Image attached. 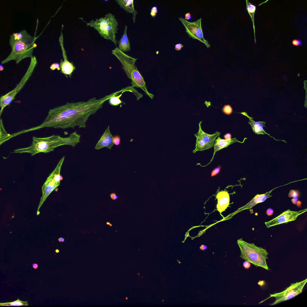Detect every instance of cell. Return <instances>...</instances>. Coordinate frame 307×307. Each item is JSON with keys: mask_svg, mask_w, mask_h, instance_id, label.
Segmentation results:
<instances>
[{"mask_svg": "<svg viewBox=\"0 0 307 307\" xmlns=\"http://www.w3.org/2000/svg\"><path fill=\"white\" fill-rule=\"evenodd\" d=\"M118 91L99 99L95 97L87 101L67 102L65 104L49 109L44 120L40 125L21 131L22 134L45 127L65 129L76 126L84 128L89 117L101 109L103 103L112 96L118 95Z\"/></svg>", "mask_w": 307, "mask_h": 307, "instance_id": "cell-1", "label": "cell"}, {"mask_svg": "<svg viewBox=\"0 0 307 307\" xmlns=\"http://www.w3.org/2000/svg\"><path fill=\"white\" fill-rule=\"evenodd\" d=\"M35 34L34 37H32L25 30H23L11 35L9 44L12 51L8 56L1 61V64L12 60L15 61L18 64L23 59L33 57L34 49L37 46L34 42L38 37H36Z\"/></svg>", "mask_w": 307, "mask_h": 307, "instance_id": "cell-2", "label": "cell"}, {"mask_svg": "<svg viewBox=\"0 0 307 307\" xmlns=\"http://www.w3.org/2000/svg\"><path fill=\"white\" fill-rule=\"evenodd\" d=\"M112 53L121 63L127 77L131 80L132 86L141 88L149 97L153 99L154 95L148 91L143 78L135 65L138 58L128 55L117 47L112 50Z\"/></svg>", "mask_w": 307, "mask_h": 307, "instance_id": "cell-3", "label": "cell"}, {"mask_svg": "<svg viewBox=\"0 0 307 307\" xmlns=\"http://www.w3.org/2000/svg\"><path fill=\"white\" fill-rule=\"evenodd\" d=\"M67 138H63L58 135L39 138L34 136L31 144L29 146L13 151L12 153H29L31 156L40 152L49 153L54 151L56 147L67 145Z\"/></svg>", "mask_w": 307, "mask_h": 307, "instance_id": "cell-4", "label": "cell"}, {"mask_svg": "<svg viewBox=\"0 0 307 307\" xmlns=\"http://www.w3.org/2000/svg\"><path fill=\"white\" fill-rule=\"evenodd\" d=\"M237 242L241 252L240 257L256 267L269 270L266 262L269 253L266 249L257 246L253 243H247L242 238L237 240Z\"/></svg>", "mask_w": 307, "mask_h": 307, "instance_id": "cell-5", "label": "cell"}, {"mask_svg": "<svg viewBox=\"0 0 307 307\" xmlns=\"http://www.w3.org/2000/svg\"><path fill=\"white\" fill-rule=\"evenodd\" d=\"M86 23L87 26L93 27L96 29L102 37L110 40L116 46L118 42L116 34L118 33V23L112 14L109 13L103 17Z\"/></svg>", "mask_w": 307, "mask_h": 307, "instance_id": "cell-6", "label": "cell"}, {"mask_svg": "<svg viewBox=\"0 0 307 307\" xmlns=\"http://www.w3.org/2000/svg\"><path fill=\"white\" fill-rule=\"evenodd\" d=\"M64 158L65 156H64L60 159L55 169L49 175L43 185V195L40 199L37 212H39L40 208L49 194L60 185V181L63 180V177L60 174V171Z\"/></svg>", "mask_w": 307, "mask_h": 307, "instance_id": "cell-7", "label": "cell"}, {"mask_svg": "<svg viewBox=\"0 0 307 307\" xmlns=\"http://www.w3.org/2000/svg\"><path fill=\"white\" fill-rule=\"evenodd\" d=\"M307 279L300 282L291 284L290 286L287 288L284 291L279 293H274L270 294V296L264 300L259 303H261L271 297L275 298V301L271 304V305H274L278 303L288 300L294 298L301 293L305 284L306 283Z\"/></svg>", "mask_w": 307, "mask_h": 307, "instance_id": "cell-8", "label": "cell"}, {"mask_svg": "<svg viewBox=\"0 0 307 307\" xmlns=\"http://www.w3.org/2000/svg\"><path fill=\"white\" fill-rule=\"evenodd\" d=\"M202 122L201 121L199 123L198 131L197 133L194 134V136L196 138V141L195 148L192 151L193 153L197 151H204L213 146L215 139L220 134V133L218 131L212 134L205 133L201 128V123Z\"/></svg>", "mask_w": 307, "mask_h": 307, "instance_id": "cell-9", "label": "cell"}, {"mask_svg": "<svg viewBox=\"0 0 307 307\" xmlns=\"http://www.w3.org/2000/svg\"><path fill=\"white\" fill-rule=\"evenodd\" d=\"M179 19L184 25L186 32L189 37L199 40L204 43L208 48L210 47L208 41L204 37L201 25V18L192 22H189L181 17Z\"/></svg>", "mask_w": 307, "mask_h": 307, "instance_id": "cell-10", "label": "cell"}, {"mask_svg": "<svg viewBox=\"0 0 307 307\" xmlns=\"http://www.w3.org/2000/svg\"><path fill=\"white\" fill-rule=\"evenodd\" d=\"M307 210V208L298 211H292L288 209L273 219L265 222V224L267 227L269 228L276 225L294 221L299 215L306 212Z\"/></svg>", "mask_w": 307, "mask_h": 307, "instance_id": "cell-11", "label": "cell"}, {"mask_svg": "<svg viewBox=\"0 0 307 307\" xmlns=\"http://www.w3.org/2000/svg\"><path fill=\"white\" fill-rule=\"evenodd\" d=\"M64 25H62V28L61 32V34L59 37V40L62 51V55L64 58L63 61L61 59L60 62V67L61 73L63 74L66 77L68 76L70 77L71 76L73 73L76 69V67L73 64V62H70L67 59L66 54V52L64 46L63 36L62 31Z\"/></svg>", "mask_w": 307, "mask_h": 307, "instance_id": "cell-12", "label": "cell"}, {"mask_svg": "<svg viewBox=\"0 0 307 307\" xmlns=\"http://www.w3.org/2000/svg\"><path fill=\"white\" fill-rule=\"evenodd\" d=\"M113 138V136L110 131L109 126H108L95 145V149L99 150L103 148L106 147L111 149L114 145Z\"/></svg>", "mask_w": 307, "mask_h": 307, "instance_id": "cell-13", "label": "cell"}, {"mask_svg": "<svg viewBox=\"0 0 307 307\" xmlns=\"http://www.w3.org/2000/svg\"><path fill=\"white\" fill-rule=\"evenodd\" d=\"M216 198L218 200L216 205L217 210L220 213H221L225 211L229 204V194L226 191H221L218 192Z\"/></svg>", "mask_w": 307, "mask_h": 307, "instance_id": "cell-14", "label": "cell"}, {"mask_svg": "<svg viewBox=\"0 0 307 307\" xmlns=\"http://www.w3.org/2000/svg\"><path fill=\"white\" fill-rule=\"evenodd\" d=\"M37 63V59L35 56H33L31 58L30 63L26 72L19 84L14 89L17 94L23 88L26 82L31 76Z\"/></svg>", "mask_w": 307, "mask_h": 307, "instance_id": "cell-15", "label": "cell"}, {"mask_svg": "<svg viewBox=\"0 0 307 307\" xmlns=\"http://www.w3.org/2000/svg\"><path fill=\"white\" fill-rule=\"evenodd\" d=\"M275 189H273L264 194L256 195L249 202L244 206L239 208L237 210V212L246 209H250L258 203L264 202L267 199L272 196L270 195V194Z\"/></svg>", "mask_w": 307, "mask_h": 307, "instance_id": "cell-16", "label": "cell"}, {"mask_svg": "<svg viewBox=\"0 0 307 307\" xmlns=\"http://www.w3.org/2000/svg\"><path fill=\"white\" fill-rule=\"evenodd\" d=\"M246 139H244L243 141L241 142L238 140L235 137L233 139H231L230 140H226L225 139H221L219 136H218L217 139L215 140V144L213 146L214 148L213 154L211 161L207 165L203 166H206L211 163L213 159L215 153L217 151L224 148L227 147L229 145L235 142L243 143Z\"/></svg>", "mask_w": 307, "mask_h": 307, "instance_id": "cell-17", "label": "cell"}, {"mask_svg": "<svg viewBox=\"0 0 307 307\" xmlns=\"http://www.w3.org/2000/svg\"><path fill=\"white\" fill-rule=\"evenodd\" d=\"M240 113L244 115L249 118V121L248 122L251 126L253 132L256 134H264L265 133L267 134L264 130V127H265V124L266 122L264 121H255L253 118L249 116L246 112H243Z\"/></svg>", "mask_w": 307, "mask_h": 307, "instance_id": "cell-18", "label": "cell"}, {"mask_svg": "<svg viewBox=\"0 0 307 307\" xmlns=\"http://www.w3.org/2000/svg\"><path fill=\"white\" fill-rule=\"evenodd\" d=\"M121 8L123 9L127 12L133 14V22H135L136 16L137 11L134 8L133 0H118L115 1Z\"/></svg>", "mask_w": 307, "mask_h": 307, "instance_id": "cell-19", "label": "cell"}, {"mask_svg": "<svg viewBox=\"0 0 307 307\" xmlns=\"http://www.w3.org/2000/svg\"><path fill=\"white\" fill-rule=\"evenodd\" d=\"M16 93L13 89L6 94L1 96L0 98V116L2 113L3 110L7 106L10 105L14 100Z\"/></svg>", "mask_w": 307, "mask_h": 307, "instance_id": "cell-20", "label": "cell"}, {"mask_svg": "<svg viewBox=\"0 0 307 307\" xmlns=\"http://www.w3.org/2000/svg\"><path fill=\"white\" fill-rule=\"evenodd\" d=\"M127 26L125 25L124 33L122 37L118 42V49L124 52L130 51V42L127 35Z\"/></svg>", "mask_w": 307, "mask_h": 307, "instance_id": "cell-21", "label": "cell"}, {"mask_svg": "<svg viewBox=\"0 0 307 307\" xmlns=\"http://www.w3.org/2000/svg\"><path fill=\"white\" fill-rule=\"evenodd\" d=\"M246 10L251 18L253 25L254 34V39L255 43L256 44V40L255 35V28L254 23V16L255 12L256 10V7L252 3H250L248 0L246 1Z\"/></svg>", "mask_w": 307, "mask_h": 307, "instance_id": "cell-22", "label": "cell"}, {"mask_svg": "<svg viewBox=\"0 0 307 307\" xmlns=\"http://www.w3.org/2000/svg\"><path fill=\"white\" fill-rule=\"evenodd\" d=\"M0 130L2 132V136L0 137V145L4 142L10 139L11 135L7 134L5 131L3 127L2 119L0 120Z\"/></svg>", "mask_w": 307, "mask_h": 307, "instance_id": "cell-23", "label": "cell"}, {"mask_svg": "<svg viewBox=\"0 0 307 307\" xmlns=\"http://www.w3.org/2000/svg\"><path fill=\"white\" fill-rule=\"evenodd\" d=\"M125 91H124L121 92V93L118 95H115L111 97L109 100V104L112 106H117L121 104L122 102L120 98L121 97L123 93Z\"/></svg>", "mask_w": 307, "mask_h": 307, "instance_id": "cell-24", "label": "cell"}, {"mask_svg": "<svg viewBox=\"0 0 307 307\" xmlns=\"http://www.w3.org/2000/svg\"><path fill=\"white\" fill-rule=\"evenodd\" d=\"M0 306H28L27 301H22L18 299L16 300L9 303H0Z\"/></svg>", "mask_w": 307, "mask_h": 307, "instance_id": "cell-25", "label": "cell"}, {"mask_svg": "<svg viewBox=\"0 0 307 307\" xmlns=\"http://www.w3.org/2000/svg\"><path fill=\"white\" fill-rule=\"evenodd\" d=\"M223 112L226 115H230L233 112L231 107L229 105H225L222 109Z\"/></svg>", "mask_w": 307, "mask_h": 307, "instance_id": "cell-26", "label": "cell"}, {"mask_svg": "<svg viewBox=\"0 0 307 307\" xmlns=\"http://www.w3.org/2000/svg\"><path fill=\"white\" fill-rule=\"evenodd\" d=\"M299 196V192L297 190L293 189L290 191L288 194V196L290 198H298Z\"/></svg>", "mask_w": 307, "mask_h": 307, "instance_id": "cell-27", "label": "cell"}, {"mask_svg": "<svg viewBox=\"0 0 307 307\" xmlns=\"http://www.w3.org/2000/svg\"><path fill=\"white\" fill-rule=\"evenodd\" d=\"M113 142L114 145H118L121 143V138L120 136L116 135L113 136Z\"/></svg>", "mask_w": 307, "mask_h": 307, "instance_id": "cell-28", "label": "cell"}, {"mask_svg": "<svg viewBox=\"0 0 307 307\" xmlns=\"http://www.w3.org/2000/svg\"><path fill=\"white\" fill-rule=\"evenodd\" d=\"M221 168V166L219 165L214 169L211 172V176L213 177L217 174L219 172Z\"/></svg>", "mask_w": 307, "mask_h": 307, "instance_id": "cell-29", "label": "cell"}, {"mask_svg": "<svg viewBox=\"0 0 307 307\" xmlns=\"http://www.w3.org/2000/svg\"><path fill=\"white\" fill-rule=\"evenodd\" d=\"M50 68L52 70H54L56 69L58 70H60V64L58 63H54L51 65Z\"/></svg>", "mask_w": 307, "mask_h": 307, "instance_id": "cell-30", "label": "cell"}, {"mask_svg": "<svg viewBox=\"0 0 307 307\" xmlns=\"http://www.w3.org/2000/svg\"><path fill=\"white\" fill-rule=\"evenodd\" d=\"M157 13V8L156 7H153L151 10L150 15L153 18L155 17Z\"/></svg>", "mask_w": 307, "mask_h": 307, "instance_id": "cell-31", "label": "cell"}, {"mask_svg": "<svg viewBox=\"0 0 307 307\" xmlns=\"http://www.w3.org/2000/svg\"><path fill=\"white\" fill-rule=\"evenodd\" d=\"M292 43L293 45L295 46H301L302 45V41L299 39H294L292 41Z\"/></svg>", "mask_w": 307, "mask_h": 307, "instance_id": "cell-32", "label": "cell"}, {"mask_svg": "<svg viewBox=\"0 0 307 307\" xmlns=\"http://www.w3.org/2000/svg\"><path fill=\"white\" fill-rule=\"evenodd\" d=\"M243 265L245 269H248L250 268L251 266V263L248 261H245L243 262Z\"/></svg>", "mask_w": 307, "mask_h": 307, "instance_id": "cell-33", "label": "cell"}, {"mask_svg": "<svg viewBox=\"0 0 307 307\" xmlns=\"http://www.w3.org/2000/svg\"><path fill=\"white\" fill-rule=\"evenodd\" d=\"M183 47V46L181 43L176 44L175 46V49L177 51H179Z\"/></svg>", "mask_w": 307, "mask_h": 307, "instance_id": "cell-34", "label": "cell"}, {"mask_svg": "<svg viewBox=\"0 0 307 307\" xmlns=\"http://www.w3.org/2000/svg\"><path fill=\"white\" fill-rule=\"evenodd\" d=\"M224 137L225 139L230 140L231 139V135L230 133H227L224 135Z\"/></svg>", "mask_w": 307, "mask_h": 307, "instance_id": "cell-35", "label": "cell"}, {"mask_svg": "<svg viewBox=\"0 0 307 307\" xmlns=\"http://www.w3.org/2000/svg\"><path fill=\"white\" fill-rule=\"evenodd\" d=\"M273 213V210L271 208H268L266 211V214L268 216L272 215Z\"/></svg>", "mask_w": 307, "mask_h": 307, "instance_id": "cell-36", "label": "cell"}, {"mask_svg": "<svg viewBox=\"0 0 307 307\" xmlns=\"http://www.w3.org/2000/svg\"><path fill=\"white\" fill-rule=\"evenodd\" d=\"M191 18V14L189 13H187L185 14V19L186 20H188L190 19Z\"/></svg>", "mask_w": 307, "mask_h": 307, "instance_id": "cell-37", "label": "cell"}, {"mask_svg": "<svg viewBox=\"0 0 307 307\" xmlns=\"http://www.w3.org/2000/svg\"><path fill=\"white\" fill-rule=\"evenodd\" d=\"M111 198L114 200H115L118 198V196L116 195L115 193H112L110 195Z\"/></svg>", "mask_w": 307, "mask_h": 307, "instance_id": "cell-38", "label": "cell"}, {"mask_svg": "<svg viewBox=\"0 0 307 307\" xmlns=\"http://www.w3.org/2000/svg\"><path fill=\"white\" fill-rule=\"evenodd\" d=\"M298 200V198H293L291 200L292 203L294 204H297Z\"/></svg>", "mask_w": 307, "mask_h": 307, "instance_id": "cell-39", "label": "cell"}, {"mask_svg": "<svg viewBox=\"0 0 307 307\" xmlns=\"http://www.w3.org/2000/svg\"><path fill=\"white\" fill-rule=\"evenodd\" d=\"M207 248V246L204 245H202L200 247V249L203 251L206 250Z\"/></svg>", "mask_w": 307, "mask_h": 307, "instance_id": "cell-40", "label": "cell"}, {"mask_svg": "<svg viewBox=\"0 0 307 307\" xmlns=\"http://www.w3.org/2000/svg\"><path fill=\"white\" fill-rule=\"evenodd\" d=\"M33 268L34 269H36L38 268V264L36 263L33 264L32 265Z\"/></svg>", "mask_w": 307, "mask_h": 307, "instance_id": "cell-41", "label": "cell"}, {"mask_svg": "<svg viewBox=\"0 0 307 307\" xmlns=\"http://www.w3.org/2000/svg\"><path fill=\"white\" fill-rule=\"evenodd\" d=\"M58 241L60 242H64V239L62 237H60L58 239Z\"/></svg>", "mask_w": 307, "mask_h": 307, "instance_id": "cell-42", "label": "cell"}, {"mask_svg": "<svg viewBox=\"0 0 307 307\" xmlns=\"http://www.w3.org/2000/svg\"><path fill=\"white\" fill-rule=\"evenodd\" d=\"M4 70V67L1 64L0 65V70L1 71Z\"/></svg>", "mask_w": 307, "mask_h": 307, "instance_id": "cell-43", "label": "cell"}, {"mask_svg": "<svg viewBox=\"0 0 307 307\" xmlns=\"http://www.w3.org/2000/svg\"><path fill=\"white\" fill-rule=\"evenodd\" d=\"M55 251H56V252H57V253H58V252H59V250H58V249H56V250H55Z\"/></svg>", "mask_w": 307, "mask_h": 307, "instance_id": "cell-44", "label": "cell"}, {"mask_svg": "<svg viewBox=\"0 0 307 307\" xmlns=\"http://www.w3.org/2000/svg\"><path fill=\"white\" fill-rule=\"evenodd\" d=\"M126 300H127L128 299V298H127V297H126Z\"/></svg>", "mask_w": 307, "mask_h": 307, "instance_id": "cell-45", "label": "cell"}, {"mask_svg": "<svg viewBox=\"0 0 307 307\" xmlns=\"http://www.w3.org/2000/svg\"><path fill=\"white\" fill-rule=\"evenodd\" d=\"M163 301H164V300H162V301L163 302Z\"/></svg>", "mask_w": 307, "mask_h": 307, "instance_id": "cell-46", "label": "cell"}]
</instances>
